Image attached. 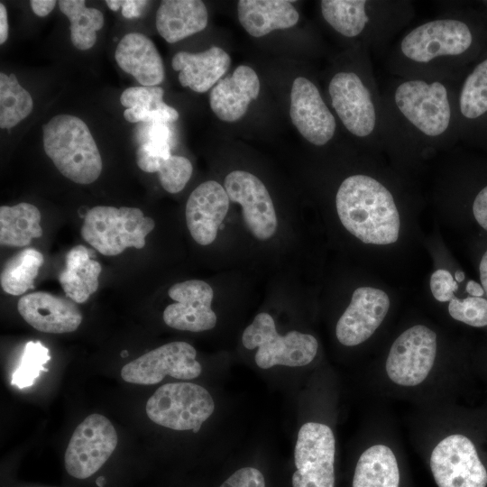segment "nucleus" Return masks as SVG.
<instances>
[{"instance_id": "5", "label": "nucleus", "mask_w": 487, "mask_h": 487, "mask_svg": "<svg viewBox=\"0 0 487 487\" xmlns=\"http://www.w3.org/2000/svg\"><path fill=\"white\" fill-rule=\"evenodd\" d=\"M331 106L349 133L360 140L378 142L382 108L374 87L353 70L335 73L328 84Z\"/></svg>"}, {"instance_id": "45", "label": "nucleus", "mask_w": 487, "mask_h": 487, "mask_svg": "<svg viewBox=\"0 0 487 487\" xmlns=\"http://www.w3.org/2000/svg\"><path fill=\"white\" fill-rule=\"evenodd\" d=\"M479 271H480V279H481L482 285L483 287V290L487 294V251L482 257L480 266H479Z\"/></svg>"}, {"instance_id": "11", "label": "nucleus", "mask_w": 487, "mask_h": 487, "mask_svg": "<svg viewBox=\"0 0 487 487\" xmlns=\"http://www.w3.org/2000/svg\"><path fill=\"white\" fill-rule=\"evenodd\" d=\"M436 334L429 327L416 325L393 342L385 363L389 379L403 387L422 383L429 375L436 355Z\"/></svg>"}, {"instance_id": "2", "label": "nucleus", "mask_w": 487, "mask_h": 487, "mask_svg": "<svg viewBox=\"0 0 487 487\" xmlns=\"http://www.w3.org/2000/svg\"><path fill=\"white\" fill-rule=\"evenodd\" d=\"M391 104L405 130L420 142H446L453 105L446 80L404 78L393 87Z\"/></svg>"}, {"instance_id": "27", "label": "nucleus", "mask_w": 487, "mask_h": 487, "mask_svg": "<svg viewBox=\"0 0 487 487\" xmlns=\"http://www.w3.org/2000/svg\"><path fill=\"white\" fill-rule=\"evenodd\" d=\"M164 90L158 86L132 87L120 96L126 109L124 117L130 123H170L179 118V112L163 101Z\"/></svg>"}, {"instance_id": "6", "label": "nucleus", "mask_w": 487, "mask_h": 487, "mask_svg": "<svg viewBox=\"0 0 487 487\" xmlns=\"http://www.w3.org/2000/svg\"><path fill=\"white\" fill-rule=\"evenodd\" d=\"M154 226L153 219L140 208L96 206L86 214L81 235L101 254L115 256L126 248H143Z\"/></svg>"}, {"instance_id": "47", "label": "nucleus", "mask_w": 487, "mask_h": 487, "mask_svg": "<svg viewBox=\"0 0 487 487\" xmlns=\"http://www.w3.org/2000/svg\"><path fill=\"white\" fill-rule=\"evenodd\" d=\"M106 4L113 11H118L120 8V0H106Z\"/></svg>"}, {"instance_id": "25", "label": "nucleus", "mask_w": 487, "mask_h": 487, "mask_svg": "<svg viewBox=\"0 0 487 487\" xmlns=\"http://www.w3.org/2000/svg\"><path fill=\"white\" fill-rule=\"evenodd\" d=\"M237 14L243 28L257 38L293 27L299 19L291 1L285 0H240Z\"/></svg>"}, {"instance_id": "30", "label": "nucleus", "mask_w": 487, "mask_h": 487, "mask_svg": "<svg viewBox=\"0 0 487 487\" xmlns=\"http://www.w3.org/2000/svg\"><path fill=\"white\" fill-rule=\"evenodd\" d=\"M58 4L70 23V40L74 47L80 51L92 48L96 32L104 26L102 12L87 7L84 0H60Z\"/></svg>"}, {"instance_id": "38", "label": "nucleus", "mask_w": 487, "mask_h": 487, "mask_svg": "<svg viewBox=\"0 0 487 487\" xmlns=\"http://www.w3.org/2000/svg\"><path fill=\"white\" fill-rule=\"evenodd\" d=\"M457 289L458 285L448 271L439 269L431 275L430 289L436 300L450 301Z\"/></svg>"}, {"instance_id": "4", "label": "nucleus", "mask_w": 487, "mask_h": 487, "mask_svg": "<svg viewBox=\"0 0 487 487\" xmlns=\"http://www.w3.org/2000/svg\"><path fill=\"white\" fill-rule=\"evenodd\" d=\"M43 148L58 170L78 184H90L101 174L103 161L86 123L57 115L42 125Z\"/></svg>"}, {"instance_id": "10", "label": "nucleus", "mask_w": 487, "mask_h": 487, "mask_svg": "<svg viewBox=\"0 0 487 487\" xmlns=\"http://www.w3.org/2000/svg\"><path fill=\"white\" fill-rule=\"evenodd\" d=\"M335 455L332 429L322 423H305L294 449L292 487H335Z\"/></svg>"}, {"instance_id": "14", "label": "nucleus", "mask_w": 487, "mask_h": 487, "mask_svg": "<svg viewBox=\"0 0 487 487\" xmlns=\"http://www.w3.org/2000/svg\"><path fill=\"white\" fill-rule=\"evenodd\" d=\"M196 356V349L186 342L168 343L126 363L121 376L126 382L141 385L159 383L166 375L192 380L202 371Z\"/></svg>"}, {"instance_id": "20", "label": "nucleus", "mask_w": 487, "mask_h": 487, "mask_svg": "<svg viewBox=\"0 0 487 487\" xmlns=\"http://www.w3.org/2000/svg\"><path fill=\"white\" fill-rule=\"evenodd\" d=\"M17 309L25 322L43 333H70L82 322L76 302L44 291L23 296L18 300Z\"/></svg>"}, {"instance_id": "15", "label": "nucleus", "mask_w": 487, "mask_h": 487, "mask_svg": "<svg viewBox=\"0 0 487 487\" xmlns=\"http://www.w3.org/2000/svg\"><path fill=\"white\" fill-rule=\"evenodd\" d=\"M224 188L231 201L238 203L246 226L259 240H268L277 230L275 208L262 180L245 170H233L225 179Z\"/></svg>"}, {"instance_id": "44", "label": "nucleus", "mask_w": 487, "mask_h": 487, "mask_svg": "<svg viewBox=\"0 0 487 487\" xmlns=\"http://www.w3.org/2000/svg\"><path fill=\"white\" fill-rule=\"evenodd\" d=\"M7 11L3 3L0 4V44H4L8 38Z\"/></svg>"}, {"instance_id": "12", "label": "nucleus", "mask_w": 487, "mask_h": 487, "mask_svg": "<svg viewBox=\"0 0 487 487\" xmlns=\"http://www.w3.org/2000/svg\"><path fill=\"white\" fill-rule=\"evenodd\" d=\"M117 443V433L107 418L100 414L87 416L68 444L64 456L67 473L77 479L92 476L108 460Z\"/></svg>"}, {"instance_id": "16", "label": "nucleus", "mask_w": 487, "mask_h": 487, "mask_svg": "<svg viewBox=\"0 0 487 487\" xmlns=\"http://www.w3.org/2000/svg\"><path fill=\"white\" fill-rule=\"evenodd\" d=\"M289 115L301 136L313 145H326L335 133V115L317 87L305 77H297L292 83Z\"/></svg>"}, {"instance_id": "36", "label": "nucleus", "mask_w": 487, "mask_h": 487, "mask_svg": "<svg viewBox=\"0 0 487 487\" xmlns=\"http://www.w3.org/2000/svg\"><path fill=\"white\" fill-rule=\"evenodd\" d=\"M450 316L460 322L472 326H487V300L478 297H468L459 299L456 297L449 301Z\"/></svg>"}, {"instance_id": "13", "label": "nucleus", "mask_w": 487, "mask_h": 487, "mask_svg": "<svg viewBox=\"0 0 487 487\" xmlns=\"http://www.w3.org/2000/svg\"><path fill=\"white\" fill-rule=\"evenodd\" d=\"M429 464L438 487H487V469L473 441L463 434L439 441Z\"/></svg>"}, {"instance_id": "17", "label": "nucleus", "mask_w": 487, "mask_h": 487, "mask_svg": "<svg viewBox=\"0 0 487 487\" xmlns=\"http://www.w3.org/2000/svg\"><path fill=\"white\" fill-rule=\"evenodd\" d=\"M175 300L163 311V321L170 327L191 332L212 329L216 315L211 308L214 291L200 280H188L172 285L168 292Z\"/></svg>"}, {"instance_id": "21", "label": "nucleus", "mask_w": 487, "mask_h": 487, "mask_svg": "<svg viewBox=\"0 0 487 487\" xmlns=\"http://www.w3.org/2000/svg\"><path fill=\"white\" fill-rule=\"evenodd\" d=\"M259 93L257 73L252 68L241 65L212 88L210 107L221 121L235 122L245 115L250 103L257 99Z\"/></svg>"}, {"instance_id": "9", "label": "nucleus", "mask_w": 487, "mask_h": 487, "mask_svg": "<svg viewBox=\"0 0 487 487\" xmlns=\"http://www.w3.org/2000/svg\"><path fill=\"white\" fill-rule=\"evenodd\" d=\"M321 14L325 21L345 38H357L372 31L375 41L391 33L404 21L403 5L366 0H323Z\"/></svg>"}, {"instance_id": "37", "label": "nucleus", "mask_w": 487, "mask_h": 487, "mask_svg": "<svg viewBox=\"0 0 487 487\" xmlns=\"http://www.w3.org/2000/svg\"><path fill=\"white\" fill-rule=\"evenodd\" d=\"M171 156L170 142L161 140H147L136 150V163L138 167L149 173L157 172L161 159Z\"/></svg>"}, {"instance_id": "18", "label": "nucleus", "mask_w": 487, "mask_h": 487, "mask_svg": "<svg viewBox=\"0 0 487 487\" xmlns=\"http://www.w3.org/2000/svg\"><path fill=\"white\" fill-rule=\"evenodd\" d=\"M389 308L390 299L383 290L372 287L357 288L337 321L336 338L346 346L363 343L380 326Z\"/></svg>"}, {"instance_id": "32", "label": "nucleus", "mask_w": 487, "mask_h": 487, "mask_svg": "<svg viewBox=\"0 0 487 487\" xmlns=\"http://www.w3.org/2000/svg\"><path fill=\"white\" fill-rule=\"evenodd\" d=\"M30 93L18 82L14 74L0 73V127L11 129L32 111Z\"/></svg>"}, {"instance_id": "48", "label": "nucleus", "mask_w": 487, "mask_h": 487, "mask_svg": "<svg viewBox=\"0 0 487 487\" xmlns=\"http://www.w3.org/2000/svg\"><path fill=\"white\" fill-rule=\"evenodd\" d=\"M455 277L456 281L461 282L464 280V273L461 271H458L455 272Z\"/></svg>"}, {"instance_id": "43", "label": "nucleus", "mask_w": 487, "mask_h": 487, "mask_svg": "<svg viewBox=\"0 0 487 487\" xmlns=\"http://www.w3.org/2000/svg\"><path fill=\"white\" fill-rule=\"evenodd\" d=\"M55 0H32L30 5L32 12L41 17L47 16L55 7Z\"/></svg>"}, {"instance_id": "40", "label": "nucleus", "mask_w": 487, "mask_h": 487, "mask_svg": "<svg viewBox=\"0 0 487 487\" xmlns=\"http://www.w3.org/2000/svg\"><path fill=\"white\" fill-rule=\"evenodd\" d=\"M473 213L478 224L487 231V186L475 197Z\"/></svg>"}, {"instance_id": "23", "label": "nucleus", "mask_w": 487, "mask_h": 487, "mask_svg": "<svg viewBox=\"0 0 487 487\" xmlns=\"http://www.w3.org/2000/svg\"><path fill=\"white\" fill-rule=\"evenodd\" d=\"M230 63L229 54L216 46L198 53L179 51L171 60L173 69L179 71L180 85L198 93L213 88L225 74Z\"/></svg>"}, {"instance_id": "41", "label": "nucleus", "mask_w": 487, "mask_h": 487, "mask_svg": "<svg viewBox=\"0 0 487 487\" xmlns=\"http://www.w3.org/2000/svg\"><path fill=\"white\" fill-rule=\"evenodd\" d=\"M148 4L147 1L140 0H120V7L122 14L127 19L136 18L141 16V11Z\"/></svg>"}, {"instance_id": "46", "label": "nucleus", "mask_w": 487, "mask_h": 487, "mask_svg": "<svg viewBox=\"0 0 487 487\" xmlns=\"http://www.w3.org/2000/svg\"><path fill=\"white\" fill-rule=\"evenodd\" d=\"M466 291L471 296L478 297V298H481L484 293V290L482 288V286L473 280L468 281L466 285Z\"/></svg>"}, {"instance_id": "22", "label": "nucleus", "mask_w": 487, "mask_h": 487, "mask_svg": "<svg viewBox=\"0 0 487 487\" xmlns=\"http://www.w3.org/2000/svg\"><path fill=\"white\" fill-rule=\"evenodd\" d=\"M115 58L118 66L144 87H153L164 80L161 56L153 41L140 32L125 34L119 41Z\"/></svg>"}, {"instance_id": "34", "label": "nucleus", "mask_w": 487, "mask_h": 487, "mask_svg": "<svg viewBox=\"0 0 487 487\" xmlns=\"http://www.w3.org/2000/svg\"><path fill=\"white\" fill-rule=\"evenodd\" d=\"M51 356L49 350L41 342L29 341L17 369L12 376V384L23 389L32 386L41 371H47L44 364Z\"/></svg>"}, {"instance_id": "33", "label": "nucleus", "mask_w": 487, "mask_h": 487, "mask_svg": "<svg viewBox=\"0 0 487 487\" xmlns=\"http://www.w3.org/2000/svg\"><path fill=\"white\" fill-rule=\"evenodd\" d=\"M458 107L466 119L480 118L487 112V59L466 76L460 89Z\"/></svg>"}, {"instance_id": "7", "label": "nucleus", "mask_w": 487, "mask_h": 487, "mask_svg": "<svg viewBox=\"0 0 487 487\" xmlns=\"http://www.w3.org/2000/svg\"><path fill=\"white\" fill-rule=\"evenodd\" d=\"M242 342L245 348H258L254 360L262 369L274 365L304 366L315 358L318 344L308 334L293 330L280 335L275 322L268 313H259L244 331Z\"/></svg>"}, {"instance_id": "28", "label": "nucleus", "mask_w": 487, "mask_h": 487, "mask_svg": "<svg viewBox=\"0 0 487 487\" xmlns=\"http://www.w3.org/2000/svg\"><path fill=\"white\" fill-rule=\"evenodd\" d=\"M400 470L393 451L386 445L370 446L360 455L352 487H399Z\"/></svg>"}, {"instance_id": "26", "label": "nucleus", "mask_w": 487, "mask_h": 487, "mask_svg": "<svg viewBox=\"0 0 487 487\" xmlns=\"http://www.w3.org/2000/svg\"><path fill=\"white\" fill-rule=\"evenodd\" d=\"M102 267L92 260L84 245H76L66 256L65 269L59 281L67 298L76 303H84L96 291Z\"/></svg>"}, {"instance_id": "49", "label": "nucleus", "mask_w": 487, "mask_h": 487, "mask_svg": "<svg viewBox=\"0 0 487 487\" xmlns=\"http://www.w3.org/2000/svg\"><path fill=\"white\" fill-rule=\"evenodd\" d=\"M105 482L104 478L100 477L98 480H96V483L99 486H103V483Z\"/></svg>"}, {"instance_id": "31", "label": "nucleus", "mask_w": 487, "mask_h": 487, "mask_svg": "<svg viewBox=\"0 0 487 487\" xmlns=\"http://www.w3.org/2000/svg\"><path fill=\"white\" fill-rule=\"evenodd\" d=\"M43 262L42 253L33 248L15 253L5 262L1 271L0 283L3 290L18 296L33 289L34 280Z\"/></svg>"}, {"instance_id": "29", "label": "nucleus", "mask_w": 487, "mask_h": 487, "mask_svg": "<svg viewBox=\"0 0 487 487\" xmlns=\"http://www.w3.org/2000/svg\"><path fill=\"white\" fill-rule=\"evenodd\" d=\"M40 210L32 204L19 203L0 207V243L4 246L23 247L42 235Z\"/></svg>"}, {"instance_id": "39", "label": "nucleus", "mask_w": 487, "mask_h": 487, "mask_svg": "<svg viewBox=\"0 0 487 487\" xmlns=\"http://www.w3.org/2000/svg\"><path fill=\"white\" fill-rule=\"evenodd\" d=\"M219 487H266V485L260 470L254 467H243L232 473Z\"/></svg>"}, {"instance_id": "8", "label": "nucleus", "mask_w": 487, "mask_h": 487, "mask_svg": "<svg viewBox=\"0 0 487 487\" xmlns=\"http://www.w3.org/2000/svg\"><path fill=\"white\" fill-rule=\"evenodd\" d=\"M146 414L154 423L173 430L198 432L215 410L210 393L192 382L161 386L146 403Z\"/></svg>"}, {"instance_id": "35", "label": "nucleus", "mask_w": 487, "mask_h": 487, "mask_svg": "<svg viewBox=\"0 0 487 487\" xmlns=\"http://www.w3.org/2000/svg\"><path fill=\"white\" fill-rule=\"evenodd\" d=\"M157 172L162 188L174 194L184 188L191 178L193 167L188 158L171 155L160 160Z\"/></svg>"}, {"instance_id": "42", "label": "nucleus", "mask_w": 487, "mask_h": 487, "mask_svg": "<svg viewBox=\"0 0 487 487\" xmlns=\"http://www.w3.org/2000/svg\"><path fill=\"white\" fill-rule=\"evenodd\" d=\"M147 135L148 140H161L170 142V130L165 123H151Z\"/></svg>"}, {"instance_id": "19", "label": "nucleus", "mask_w": 487, "mask_h": 487, "mask_svg": "<svg viewBox=\"0 0 487 487\" xmlns=\"http://www.w3.org/2000/svg\"><path fill=\"white\" fill-rule=\"evenodd\" d=\"M229 198L216 180L199 184L189 195L185 210L186 224L200 245L212 244L229 209Z\"/></svg>"}, {"instance_id": "3", "label": "nucleus", "mask_w": 487, "mask_h": 487, "mask_svg": "<svg viewBox=\"0 0 487 487\" xmlns=\"http://www.w3.org/2000/svg\"><path fill=\"white\" fill-rule=\"evenodd\" d=\"M473 41L468 24L462 20L446 16L432 19L415 26L400 39L397 60L403 63V69H412L411 77L418 70V77L426 73L427 78L432 70L447 69V63L464 54Z\"/></svg>"}, {"instance_id": "1", "label": "nucleus", "mask_w": 487, "mask_h": 487, "mask_svg": "<svg viewBox=\"0 0 487 487\" xmlns=\"http://www.w3.org/2000/svg\"><path fill=\"white\" fill-rule=\"evenodd\" d=\"M338 217L356 238L365 244H390L399 238L400 221L391 191L373 177H347L335 196Z\"/></svg>"}, {"instance_id": "24", "label": "nucleus", "mask_w": 487, "mask_h": 487, "mask_svg": "<svg viewBox=\"0 0 487 487\" xmlns=\"http://www.w3.org/2000/svg\"><path fill=\"white\" fill-rule=\"evenodd\" d=\"M207 9L200 0H164L156 13V28L169 43H175L203 31Z\"/></svg>"}]
</instances>
